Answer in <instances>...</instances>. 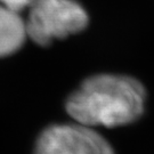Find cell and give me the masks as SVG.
Returning a JSON list of instances; mask_svg holds the SVG:
<instances>
[{"mask_svg":"<svg viewBox=\"0 0 154 154\" xmlns=\"http://www.w3.org/2000/svg\"><path fill=\"white\" fill-rule=\"evenodd\" d=\"M26 24L29 38L40 46L82 31L88 15L75 0H34Z\"/></svg>","mask_w":154,"mask_h":154,"instance_id":"7a4b0ae2","label":"cell"},{"mask_svg":"<svg viewBox=\"0 0 154 154\" xmlns=\"http://www.w3.org/2000/svg\"><path fill=\"white\" fill-rule=\"evenodd\" d=\"M34 0H0V5L5 6L11 11L20 13L24 8L30 7Z\"/></svg>","mask_w":154,"mask_h":154,"instance_id":"5b68a950","label":"cell"},{"mask_svg":"<svg viewBox=\"0 0 154 154\" xmlns=\"http://www.w3.org/2000/svg\"><path fill=\"white\" fill-rule=\"evenodd\" d=\"M34 154H114L109 142L91 127L56 125L39 137Z\"/></svg>","mask_w":154,"mask_h":154,"instance_id":"3957f363","label":"cell"},{"mask_svg":"<svg viewBox=\"0 0 154 154\" xmlns=\"http://www.w3.org/2000/svg\"><path fill=\"white\" fill-rule=\"evenodd\" d=\"M145 89L136 79L118 74L88 78L66 102V111L88 127H118L138 120L144 112Z\"/></svg>","mask_w":154,"mask_h":154,"instance_id":"6da1fadb","label":"cell"},{"mask_svg":"<svg viewBox=\"0 0 154 154\" xmlns=\"http://www.w3.org/2000/svg\"><path fill=\"white\" fill-rule=\"evenodd\" d=\"M26 35V24L18 13L0 5V57L17 51Z\"/></svg>","mask_w":154,"mask_h":154,"instance_id":"277c9868","label":"cell"}]
</instances>
